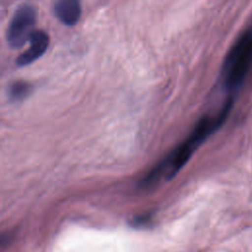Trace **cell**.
<instances>
[{"instance_id": "4", "label": "cell", "mask_w": 252, "mask_h": 252, "mask_svg": "<svg viewBox=\"0 0 252 252\" xmlns=\"http://www.w3.org/2000/svg\"><path fill=\"white\" fill-rule=\"evenodd\" d=\"M50 42L49 35L42 30H35L29 40V47L16 59L18 67H26L40 58L48 49Z\"/></svg>"}, {"instance_id": "5", "label": "cell", "mask_w": 252, "mask_h": 252, "mask_svg": "<svg viewBox=\"0 0 252 252\" xmlns=\"http://www.w3.org/2000/svg\"><path fill=\"white\" fill-rule=\"evenodd\" d=\"M57 20L67 27H73L81 19L82 0H56L53 6Z\"/></svg>"}, {"instance_id": "3", "label": "cell", "mask_w": 252, "mask_h": 252, "mask_svg": "<svg viewBox=\"0 0 252 252\" xmlns=\"http://www.w3.org/2000/svg\"><path fill=\"white\" fill-rule=\"evenodd\" d=\"M37 20L36 9L32 5H22L14 13L7 31L6 40L11 48H21L29 42Z\"/></svg>"}, {"instance_id": "6", "label": "cell", "mask_w": 252, "mask_h": 252, "mask_svg": "<svg viewBox=\"0 0 252 252\" xmlns=\"http://www.w3.org/2000/svg\"><path fill=\"white\" fill-rule=\"evenodd\" d=\"M32 92V85L26 81H15L8 87V96L12 100H22Z\"/></svg>"}, {"instance_id": "2", "label": "cell", "mask_w": 252, "mask_h": 252, "mask_svg": "<svg viewBox=\"0 0 252 252\" xmlns=\"http://www.w3.org/2000/svg\"><path fill=\"white\" fill-rule=\"evenodd\" d=\"M252 65V32L243 33L229 50L222 68L223 85L228 91L240 87Z\"/></svg>"}, {"instance_id": "1", "label": "cell", "mask_w": 252, "mask_h": 252, "mask_svg": "<svg viewBox=\"0 0 252 252\" xmlns=\"http://www.w3.org/2000/svg\"><path fill=\"white\" fill-rule=\"evenodd\" d=\"M217 129L218 127L215 121L210 116H204L198 122L189 138L177 147L162 162L155 167L146 176L143 184L150 186L160 180L171 178L184 165L197 146Z\"/></svg>"}]
</instances>
